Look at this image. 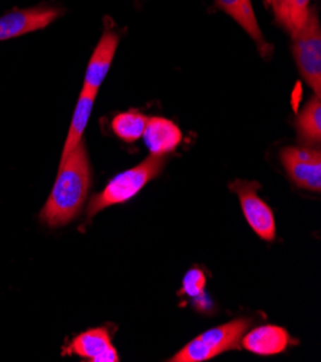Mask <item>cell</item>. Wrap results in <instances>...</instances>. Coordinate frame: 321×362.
<instances>
[{
  "label": "cell",
  "instance_id": "cell-1",
  "mask_svg": "<svg viewBox=\"0 0 321 362\" xmlns=\"http://www.w3.org/2000/svg\"><path fill=\"white\" fill-rule=\"evenodd\" d=\"M91 176L87 148L81 141L59 163L55 185L41 212V220L49 227H62L73 221L83 209L91 187Z\"/></svg>",
  "mask_w": 321,
  "mask_h": 362
},
{
  "label": "cell",
  "instance_id": "cell-4",
  "mask_svg": "<svg viewBox=\"0 0 321 362\" xmlns=\"http://www.w3.org/2000/svg\"><path fill=\"white\" fill-rule=\"evenodd\" d=\"M293 38V55L303 80L314 91L321 94V28L315 9L310 11L304 26Z\"/></svg>",
  "mask_w": 321,
  "mask_h": 362
},
{
  "label": "cell",
  "instance_id": "cell-3",
  "mask_svg": "<svg viewBox=\"0 0 321 362\" xmlns=\"http://www.w3.org/2000/svg\"><path fill=\"white\" fill-rule=\"evenodd\" d=\"M251 325L249 319H235L218 328L209 329L188 345H185L179 352L174 354L169 361L171 362H203L215 358L226 351L236 349L246 329Z\"/></svg>",
  "mask_w": 321,
  "mask_h": 362
},
{
  "label": "cell",
  "instance_id": "cell-8",
  "mask_svg": "<svg viewBox=\"0 0 321 362\" xmlns=\"http://www.w3.org/2000/svg\"><path fill=\"white\" fill-rule=\"evenodd\" d=\"M119 42H120V36L116 32L107 30L102 33L99 42L97 44L90 58L85 78H84L83 93L92 94L97 97L102 81L105 80L107 74H109V69L114 59Z\"/></svg>",
  "mask_w": 321,
  "mask_h": 362
},
{
  "label": "cell",
  "instance_id": "cell-13",
  "mask_svg": "<svg viewBox=\"0 0 321 362\" xmlns=\"http://www.w3.org/2000/svg\"><path fill=\"white\" fill-rule=\"evenodd\" d=\"M311 0H265L272 8L275 21L291 36H294L307 22Z\"/></svg>",
  "mask_w": 321,
  "mask_h": 362
},
{
  "label": "cell",
  "instance_id": "cell-14",
  "mask_svg": "<svg viewBox=\"0 0 321 362\" xmlns=\"http://www.w3.org/2000/svg\"><path fill=\"white\" fill-rule=\"evenodd\" d=\"M296 129L298 140L304 146L318 144L321 140V101L320 95H314L301 108L296 119Z\"/></svg>",
  "mask_w": 321,
  "mask_h": 362
},
{
  "label": "cell",
  "instance_id": "cell-5",
  "mask_svg": "<svg viewBox=\"0 0 321 362\" xmlns=\"http://www.w3.org/2000/svg\"><path fill=\"white\" fill-rule=\"evenodd\" d=\"M281 163L293 184L311 192L321 191V153L313 146H290L279 153Z\"/></svg>",
  "mask_w": 321,
  "mask_h": 362
},
{
  "label": "cell",
  "instance_id": "cell-12",
  "mask_svg": "<svg viewBox=\"0 0 321 362\" xmlns=\"http://www.w3.org/2000/svg\"><path fill=\"white\" fill-rule=\"evenodd\" d=\"M215 5L218 9L231 16L249 36H251L253 41L258 44L261 54L267 57V52L271 49V47L264 41V36L258 25L251 0H215Z\"/></svg>",
  "mask_w": 321,
  "mask_h": 362
},
{
  "label": "cell",
  "instance_id": "cell-9",
  "mask_svg": "<svg viewBox=\"0 0 321 362\" xmlns=\"http://www.w3.org/2000/svg\"><path fill=\"white\" fill-rule=\"evenodd\" d=\"M68 354H74L94 362H119L120 355L111 342L107 328H92L80 334L68 346Z\"/></svg>",
  "mask_w": 321,
  "mask_h": 362
},
{
  "label": "cell",
  "instance_id": "cell-16",
  "mask_svg": "<svg viewBox=\"0 0 321 362\" xmlns=\"http://www.w3.org/2000/svg\"><path fill=\"white\" fill-rule=\"evenodd\" d=\"M147 116L138 112H126L120 113L113 119L111 129L117 137L127 143H134L145 133Z\"/></svg>",
  "mask_w": 321,
  "mask_h": 362
},
{
  "label": "cell",
  "instance_id": "cell-7",
  "mask_svg": "<svg viewBox=\"0 0 321 362\" xmlns=\"http://www.w3.org/2000/svg\"><path fill=\"white\" fill-rule=\"evenodd\" d=\"M59 15V9L44 6L12 11L0 16V41L18 38L25 33L44 29Z\"/></svg>",
  "mask_w": 321,
  "mask_h": 362
},
{
  "label": "cell",
  "instance_id": "cell-2",
  "mask_svg": "<svg viewBox=\"0 0 321 362\" xmlns=\"http://www.w3.org/2000/svg\"><path fill=\"white\" fill-rule=\"evenodd\" d=\"M166 163L164 156L150 155L137 166L117 175L110 180L105 189L90 199L87 214L88 218H92L99 211L119 205L134 198L150 180L157 177Z\"/></svg>",
  "mask_w": 321,
  "mask_h": 362
},
{
  "label": "cell",
  "instance_id": "cell-11",
  "mask_svg": "<svg viewBox=\"0 0 321 362\" xmlns=\"http://www.w3.org/2000/svg\"><path fill=\"white\" fill-rule=\"evenodd\" d=\"M242 346L257 355H277L291 344L290 334L277 325H262L248 332L241 339Z\"/></svg>",
  "mask_w": 321,
  "mask_h": 362
},
{
  "label": "cell",
  "instance_id": "cell-15",
  "mask_svg": "<svg viewBox=\"0 0 321 362\" xmlns=\"http://www.w3.org/2000/svg\"><path fill=\"white\" fill-rule=\"evenodd\" d=\"M94 101H95V95L81 91V95L78 98L75 112H74L73 122H71V126H69V132H68V136L65 140V146H63L59 163H62L66 159V156L81 143L83 134H84L88 120L91 117Z\"/></svg>",
  "mask_w": 321,
  "mask_h": 362
},
{
  "label": "cell",
  "instance_id": "cell-6",
  "mask_svg": "<svg viewBox=\"0 0 321 362\" xmlns=\"http://www.w3.org/2000/svg\"><path fill=\"white\" fill-rule=\"evenodd\" d=\"M258 188L260 184L248 182V180H235L234 184H231V191L238 195L249 227L262 240L272 241L277 234L275 218L267 202L258 197Z\"/></svg>",
  "mask_w": 321,
  "mask_h": 362
},
{
  "label": "cell",
  "instance_id": "cell-17",
  "mask_svg": "<svg viewBox=\"0 0 321 362\" xmlns=\"http://www.w3.org/2000/svg\"><path fill=\"white\" fill-rule=\"evenodd\" d=\"M205 284H206L205 274L199 269H192L186 273V276L183 279L182 291L192 298H198V296L203 295Z\"/></svg>",
  "mask_w": 321,
  "mask_h": 362
},
{
  "label": "cell",
  "instance_id": "cell-10",
  "mask_svg": "<svg viewBox=\"0 0 321 362\" xmlns=\"http://www.w3.org/2000/svg\"><path fill=\"white\" fill-rule=\"evenodd\" d=\"M143 137H145L150 155L166 156L177 149L183 136L179 126L171 120L164 117H149Z\"/></svg>",
  "mask_w": 321,
  "mask_h": 362
}]
</instances>
